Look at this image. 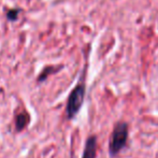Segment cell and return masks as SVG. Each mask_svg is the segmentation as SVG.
Returning <instances> with one entry per match:
<instances>
[{
	"label": "cell",
	"instance_id": "3957f363",
	"mask_svg": "<svg viewBox=\"0 0 158 158\" xmlns=\"http://www.w3.org/2000/svg\"><path fill=\"white\" fill-rule=\"evenodd\" d=\"M96 151H97V141H96V137L93 135V137L88 138L86 141L82 158H95Z\"/></svg>",
	"mask_w": 158,
	"mask_h": 158
},
{
	"label": "cell",
	"instance_id": "7a4b0ae2",
	"mask_svg": "<svg viewBox=\"0 0 158 158\" xmlns=\"http://www.w3.org/2000/svg\"><path fill=\"white\" fill-rule=\"evenodd\" d=\"M84 95H85L84 85H77L71 92L67 102V114L69 118L74 117L75 114L80 111L84 101Z\"/></svg>",
	"mask_w": 158,
	"mask_h": 158
},
{
	"label": "cell",
	"instance_id": "6da1fadb",
	"mask_svg": "<svg viewBox=\"0 0 158 158\" xmlns=\"http://www.w3.org/2000/svg\"><path fill=\"white\" fill-rule=\"evenodd\" d=\"M128 139V125L126 123H118L114 128L110 141V153L115 155L126 145Z\"/></svg>",
	"mask_w": 158,
	"mask_h": 158
},
{
	"label": "cell",
	"instance_id": "277c9868",
	"mask_svg": "<svg viewBox=\"0 0 158 158\" xmlns=\"http://www.w3.org/2000/svg\"><path fill=\"white\" fill-rule=\"evenodd\" d=\"M28 116L27 113H22V114H19L16 117V129L17 130H22L26 125H27V122H28Z\"/></svg>",
	"mask_w": 158,
	"mask_h": 158
},
{
	"label": "cell",
	"instance_id": "5b68a950",
	"mask_svg": "<svg viewBox=\"0 0 158 158\" xmlns=\"http://www.w3.org/2000/svg\"><path fill=\"white\" fill-rule=\"evenodd\" d=\"M6 17H8V19H10V21H16L17 17H19V10H16V9L10 10L8 12V14H6Z\"/></svg>",
	"mask_w": 158,
	"mask_h": 158
}]
</instances>
